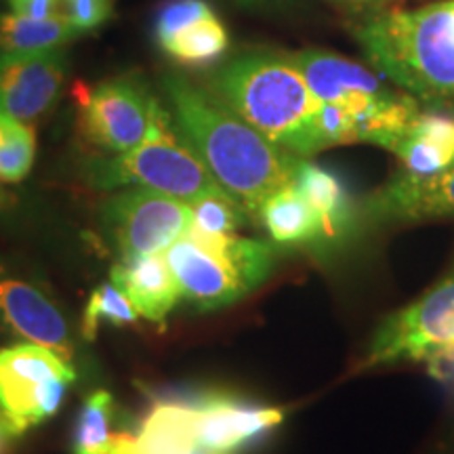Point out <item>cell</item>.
I'll use <instances>...</instances> for the list:
<instances>
[{
  "instance_id": "cell-1",
  "label": "cell",
  "mask_w": 454,
  "mask_h": 454,
  "mask_svg": "<svg viewBox=\"0 0 454 454\" xmlns=\"http://www.w3.org/2000/svg\"><path fill=\"white\" fill-rule=\"evenodd\" d=\"M162 90L175 127L248 215H259L271 194L293 184L299 158L263 137L213 90L181 74H164Z\"/></svg>"
},
{
  "instance_id": "cell-2",
  "label": "cell",
  "mask_w": 454,
  "mask_h": 454,
  "mask_svg": "<svg viewBox=\"0 0 454 454\" xmlns=\"http://www.w3.org/2000/svg\"><path fill=\"white\" fill-rule=\"evenodd\" d=\"M351 34L391 82L431 110L454 114V0L379 11Z\"/></svg>"
},
{
  "instance_id": "cell-3",
  "label": "cell",
  "mask_w": 454,
  "mask_h": 454,
  "mask_svg": "<svg viewBox=\"0 0 454 454\" xmlns=\"http://www.w3.org/2000/svg\"><path fill=\"white\" fill-rule=\"evenodd\" d=\"M211 90L288 154L308 158L322 152L317 137L322 101L311 93L291 55L271 51L238 55L213 74Z\"/></svg>"
},
{
  "instance_id": "cell-4",
  "label": "cell",
  "mask_w": 454,
  "mask_h": 454,
  "mask_svg": "<svg viewBox=\"0 0 454 454\" xmlns=\"http://www.w3.org/2000/svg\"><path fill=\"white\" fill-rule=\"evenodd\" d=\"M181 297L202 311L227 308L268 280L276 253L268 242L208 234L192 225L164 251Z\"/></svg>"
},
{
  "instance_id": "cell-5",
  "label": "cell",
  "mask_w": 454,
  "mask_h": 454,
  "mask_svg": "<svg viewBox=\"0 0 454 454\" xmlns=\"http://www.w3.org/2000/svg\"><path fill=\"white\" fill-rule=\"evenodd\" d=\"M322 104L339 106L356 121L357 139L391 152L421 107L408 93H397L381 82L371 67L322 49L291 55Z\"/></svg>"
},
{
  "instance_id": "cell-6",
  "label": "cell",
  "mask_w": 454,
  "mask_h": 454,
  "mask_svg": "<svg viewBox=\"0 0 454 454\" xmlns=\"http://www.w3.org/2000/svg\"><path fill=\"white\" fill-rule=\"evenodd\" d=\"M89 175L90 181L104 190L147 187L190 207L202 198L227 194L162 106L158 107L144 144L127 154L95 162Z\"/></svg>"
},
{
  "instance_id": "cell-7",
  "label": "cell",
  "mask_w": 454,
  "mask_h": 454,
  "mask_svg": "<svg viewBox=\"0 0 454 454\" xmlns=\"http://www.w3.org/2000/svg\"><path fill=\"white\" fill-rule=\"evenodd\" d=\"M76 371L43 345L0 349V414L15 435L53 417Z\"/></svg>"
},
{
  "instance_id": "cell-8",
  "label": "cell",
  "mask_w": 454,
  "mask_h": 454,
  "mask_svg": "<svg viewBox=\"0 0 454 454\" xmlns=\"http://www.w3.org/2000/svg\"><path fill=\"white\" fill-rule=\"evenodd\" d=\"M454 340V271L395 314L385 317L360 371L395 362H421Z\"/></svg>"
},
{
  "instance_id": "cell-9",
  "label": "cell",
  "mask_w": 454,
  "mask_h": 454,
  "mask_svg": "<svg viewBox=\"0 0 454 454\" xmlns=\"http://www.w3.org/2000/svg\"><path fill=\"white\" fill-rule=\"evenodd\" d=\"M101 217L122 261L164 253L194 223L190 204L147 187H129L112 196Z\"/></svg>"
},
{
  "instance_id": "cell-10",
  "label": "cell",
  "mask_w": 454,
  "mask_h": 454,
  "mask_svg": "<svg viewBox=\"0 0 454 454\" xmlns=\"http://www.w3.org/2000/svg\"><path fill=\"white\" fill-rule=\"evenodd\" d=\"M160 106L137 76L110 78L84 90L78 122L89 144L121 156L144 144Z\"/></svg>"
},
{
  "instance_id": "cell-11",
  "label": "cell",
  "mask_w": 454,
  "mask_h": 454,
  "mask_svg": "<svg viewBox=\"0 0 454 454\" xmlns=\"http://www.w3.org/2000/svg\"><path fill=\"white\" fill-rule=\"evenodd\" d=\"M67 67L66 49L0 53V112L27 124L41 121L64 93Z\"/></svg>"
},
{
  "instance_id": "cell-12",
  "label": "cell",
  "mask_w": 454,
  "mask_h": 454,
  "mask_svg": "<svg viewBox=\"0 0 454 454\" xmlns=\"http://www.w3.org/2000/svg\"><path fill=\"white\" fill-rule=\"evenodd\" d=\"M0 326L72 362L74 343L59 308L34 284L0 268Z\"/></svg>"
},
{
  "instance_id": "cell-13",
  "label": "cell",
  "mask_w": 454,
  "mask_h": 454,
  "mask_svg": "<svg viewBox=\"0 0 454 454\" xmlns=\"http://www.w3.org/2000/svg\"><path fill=\"white\" fill-rule=\"evenodd\" d=\"M364 211L379 221H427L454 217V167L431 177L397 173L374 192Z\"/></svg>"
},
{
  "instance_id": "cell-14",
  "label": "cell",
  "mask_w": 454,
  "mask_h": 454,
  "mask_svg": "<svg viewBox=\"0 0 454 454\" xmlns=\"http://www.w3.org/2000/svg\"><path fill=\"white\" fill-rule=\"evenodd\" d=\"M194 404L198 408V444L221 452H236L284 421L282 408L247 404L231 395H204Z\"/></svg>"
},
{
  "instance_id": "cell-15",
  "label": "cell",
  "mask_w": 454,
  "mask_h": 454,
  "mask_svg": "<svg viewBox=\"0 0 454 454\" xmlns=\"http://www.w3.org/2000/svg\"><path fill=\"white\" fill-rule=\"evenodd\" d=\"M110 282L127 297L137 314L164 328V322L181 299L164 253L121 261L112 265Z\"/></svg>"
},
{
  "instance_id": "cell-16",
  "label": "cell",
  "mask_w": 454,
  "mask_h": 454,
  "mask_svg": "<svg viewBox=\"0 0 454 454\" xmlns=\"http://www.w3.org/2000/svg\"><path fill=\"white\" fill-rule=\"evenodd\" d=\"M293 185L308 198V202L320 215L326 248L351 240L357 223H360V215H357L349 187L343 184L337 173L299 158Z\"/></svg>"
},
{
  "instance_id": "cell-17",
  "label": "cell",
  "mask_w": 454,
  "mask_h": 454,
  "mask_svg": "<svg viewBox=\"0 0 454 454\" xmlns=\"http://www.w3.org/2000/svg\"><path fill=\"white\" fill-rule=\"evenodd\" d=\"M411 177H431L454 167V114L419 112L406 133L391 147Z\"/></svg>"
},
{
  "instance_id": "cell-18",
  "label": "cell",
  "mask_w": 454,
  "mask_h": 454,
  "mask_svg": "<svg viewBox=\"0 0 454 454\" xmlns=\"http://www.w3.org/2000/svg\"><path fill=\"white\" fill-rule=\"evenodd\" d=\"M257 217L271 240L280 247H309L316 251L326 248L320 215L293 184L271 194L259 208Z\"/></svg>"
},
{
  "instance_id": "cell-19",
  "label": "cell",
  "mask_w": 454,
  "mask_h": 454,
  "mask_svg": "<svg viewBox=\"0 0 454 454\" xmlns=\"http://www.w3.org/2000/svg\"><path fill=\"white\" fill-rule=\"evenodd\" d=\"M137 454H190L198 444V408L185 402H158L133 440Z\"/></svg>"
},
{
  "instance_id": "cell-20",
  "label": "cell",
  "mask_w": 454,
  "mask_h": 454,
  "mask_svg": "<svg viewBox=\"0 0 454 454\" xmlns=\"http://www.w3.org/2000/svg\"><path fill=\"white\" fill-rule=\"evenodd\" d=\"M162 53L175 64L187 67H207L217 64L230 49V32L223 21L208 11L177 27L167 38L158 41Z\"/></svg>"
},
{
  "instance_id": "cell-21",
  "label": "cell",
  "mask_w": 454,
  "mask_h": 454,
  "mask_svg": "<svg viewBox=\"0 0 454 454\" xmlns=\"http://www.w3.org/2000/svg\"><path fill=\"white\" fill-rule=\"evenodd\" d=\"M81 36L66 15L30 20L15 13L0 15V53H36V51L66 49Z\"/></svg>"
},
{
  "instance_id": "cell-22",
  "label": "cell",
  "mask_w": 454,
  "mask_h": 454,
  "mask_svg": "<svg viewBox=\"0 0 454 454\" xmlns=\"http://www.w3.org/2000/svg\"><path fill=\"white\" fill-rule=\"evenodd\" d=\"M114 397L110 391L95 389L82 402L72 429V454H110L116 434H112Z\"/></svg>"
},
{
  "instance_id": "cell-23",
  "label": "cell",
  "mask_w": 454,
  "mask_h": 454,
  "mask_svg": "<svg viewBox=\"0 0 454 454\" xmlns=\"http://www.w3.org/2000/svg\"><path fill=\"white\" fill-rule=\"evenodd\" d=\"M36 160V135L27 122L0 112V184L24 181Z\"/></svg>"
},
{
  "instance_id": "cell-24",
  "label": "cell",
  "mask_w": 454,
  "mask_h": 454,
  "mask_svg": "<svg viewBox=\"0 0 454 454\" xmlns=\"http://www.w3.org/2000/svg\"><path fill=\"white\" fill-rule=\"evenodd\" d=\"M137 309L124 294L114 286L112 282H104L93 288L87 301L82 316V337L87 340H95L99 328L104 325L110 326H129L137 322Z\"/></svg>"
},
{
  "instance_id": "cell-25",
  "label": "cell",
  "mask_w": 454,
  "mask_h": 454,
  "mask_svg": "<svg viewBox=\"0 0 454 454\" xmlns=\"http://www.w3.org/2000/svg\"><path fill=\"white\" fill-rule=\"evenodd\" d=\"M194 227L208 234H236L247 223L248 213L230 194L208 196L192 204Z\"/></svg>"
},
{
  "instance_id": "cell-26",
  "label": "cell",
  "mask_w": 454,
  "mask_h": 454,
  "mask_svg": "<svg viewBox=\"0 0 454 454\" xmlns=\"http://www.w3.org/2000/svg\"><path fill=\"white\" fill-rule=\"evenodd\" d=\"M61 3L66 7V17L78 34L99 30L114 15L112 0H61Z\"/></svg>"
},
{
  "instance_id": "cell-27",
  "label": "cell",
  "mask_w": 454,
  "mask_h": 454,
  "mask_svg": "<svg viewBox=\"0 0 454 454\" xmlns=\"http://www.w3.org/2000/svg\"><path fill=\"white\" fill-rule=\"evenodd\" d=\"M11 13L30 17V20H47L59 13L61 0H7Z\"/></svg>"
},
{
  "instance_id": "cell-28",
  "label": "cell",
  "mask_w": 454,
  "mask_h": 454,
  "mask_svg": "<svg viewBox=\"0 0 454 454\" xmlns=\"http://www.w3.org/2000/svg\"><path fill=\"white\" fill-rule=\"evenodd\" d=\"M425 362H427L429 372L434 374L435 379L454 385V340L444 345V348L435 349Z\"/></svg>"
},
{
  "instance_id": "cell-29",
  "label": "cell",
  "mask_w": 454,
  "mask_h": 454,
  "mask_svg": "<svg viewBox=\"0 0 454 454\" xmlns=\"http://www.w3.org/2000/svg\"><path fill=\"white\" fill-rule=\"evenodd\" d=\"M331 3L337 4L339 9L348 11V13L366 17L379 13V11H385L391 3H395V0H331Z\"/></svg>"
},
{
  "instance_id": "cell-30",
  "label": "cell",
  "mask_w": 454,
  "mask_h": 454,
  "mask_svg": "<svg viewBox=\"0 0 454 454\" xmlns=\"http://www.w3.org/2000/svg\"><path fill=\"white\" fill-rule=\"evenodd\" d=\"M133 434H116V442H114L110 454H137L133 444Z\"/></svg>"
},
{
  "instance_id": "cell-31",
  "label": "cell",
  "mask_w": 454,
  "mask_h": 454,
  "mask_svg": "<svg viewBox=\"0 0 454 454\" xmlns=\"http://www.w3.org/2000/svg\"><path fill=\"white\" fill-rule=\"evenodd\" d=\"M13 438H17V435L13 434V429H11V425L7 423V419H4L3 414H0V454L7 450L9 442L13 440Z\"/></svg>"
},
{
  "instance_id": "cell-32",
  "label": "cell",
  "mask_w": 454,
  "mask_h": 454,
  "mask_svg": "<svg viewBox=\"0 0 454 454\" xmlns=\"http://www.w3.org/2000/svg\"><path fill=\"white\" fill-rule=\"evenodd\" d=\"M190 454H234V452H221V450H215V448H208V446H202V444H196L192 448Z\"/></svg>"
},
{
  "instance_id": "cell-33",
  "label": "cell",
  "mask_w": 454,
  "mask_h": 454,
  "mask_svg": "<svg viewBox=\"0 0 454 454\" xmlns=\"http://www.w3.org/2000/svg\"><path fill=\"white\" fill-rule=\"evenodd\" d=\"M236 3L251 4V7H257V4H270V3H282V0H236Z\"/></svg>"
},
{
  "instance_id": "cell-34",
  "label": "cell",
  "mask_w": 454,
  "mask_h": 454,
  "mask_svg": "<svg viewBox=\"0 0 454 454\" xmlns=\"http://www.w3.org/2000/svg\"><path fill=\"white\" fill-rule=\"evenodd\" d=\"M11 200H13V198H11L7 192H4L3 187H0V211H3V208H7L9 204H11Z\"/></svg>"
}]
</instances>
